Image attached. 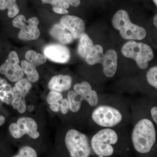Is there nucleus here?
<instances>
[{"label":"nucleus","instance_id":"473e14b6","mask_svg":"<svg viewBox=\"0 0 157 157\" xmlns=\"http://www.w3.org/2000/svg\"><path fill=\"white\" fill-rule=\"evenodd\" d=\"M54 12L59 14H67L69 13V11L67 9L61 8H52Z\"/></svg>","mask_w":157,"mask_h":157},{"label":"nucleus","instance_id":"c85d7f7f","mask_svg":"<svg viewBox=\"0 0 157 157\" xmlns=\"http://www.w3.org/2000/svg\"><path fill=\"white\" fill-rule=\"evenodd\" d=\"M69 109H70V105H69L68 99L66 98L63 99L60 106V110L62 113L63 114H67Z\"/></svg>","mask_w":157,"mask_h":157},{"label":"nucleus","instance_id":"f8f14e48","mask_svg":"<svg viewBox=\"0 0 157 157\" xmlns=\"http://www.w3.org/2000/svg\"><path fill=\"white\" fill-rule=\"evenodd\" d=\"M72 83V77L69 75H56L51 79L48 87L51 91L61 93L70 90Z\"/></svg>","mask_w":157,"mask_h":157},{"label":"nucleus","instance_id":"0eeeda50","mask_svg":"<svg viewBox=\"0 0 157 157\" xmlns=\"http://www.w3.org/2000/svg\"><path fill=\"white\" fill-rule=\"evenodd\" d=\"M92 117L96 124L103 127L115 126L122 119L118 110L107 106H101L96 108L93 113Z\"/></svg>","mask_w":157,"mask_h":157},{"label":"nucleus","instance_id":"c9c22d12","mask_svg":"<svg viewBox=\"0 0 157 157\" xmlns=\"http://www.w3.org/2000/svg\"><path fill=\"white\" fill-rule=\"evenodd\" d=\"M27 109L29 112H32L35 109V107H34L33 105H30L27 107Z\"/></svg>","mask_w":157,"mask_h":157},{"label":"nucleus","instance_id":"7c9ffc66","mask_svg":"<svg viewBox=\"0 0 157 157\" xmlns=\"http://www.w3.org/2000/svg\"><path fill=\"white\" fill-rule=\"evenodd\" d=\"M27 107L25 100L23 99L17 109V111L21 113H23L25 112Z\"/></svg>","mask_w":157,"mask_h":157},{"label":"nucleus","instance_id":"4468645a","mask_svg":"<svg viewBox=\"0 0 157 157\" xmlns=\"http://www.w3.org/2000/svg\"><path fill=\"white\" fill-rule=\"evenodd\" d=\"M49 33L53 38L63 44H70L74 40L71 33L60 24L54 25L51 29Z\"/></svg>","mask_w":157,"mask_h":157},{"label":"nucleus","instance_id":"4be33fe9","mask_svg":"<svg viewBox=\"0 0 157 157\" xmlns=\"http://www.w3.org/2000/svg\"><path fill=\"white\" fill-rule=\"evenodd\" d=\"M30 82L27 78H22L16 82L15 87L20 91L24 97H25L32 88Z\"/></svg>","mask_w":157,"mask_h":157},{"label":"nucleus","instance_id":"f257e3e1","mask_svg":"<svg viewBox=\"0 0 157 157\" xmlns=\"http://www.w3.org/2000/svg\"><path fill=\"white\" fill-rule=\"evenodd\" d=\"M132 140L138 152L144 154L150 151L156 140L155 130L151 121L144 119L138 122L133 129Z\"/></svg>","mask_w":157,"mask_h":157},{"label":"nucleus","instance_id":"a211bd4d","mask_svg":"<svg viewBox=\"0 0 157 157\" xmlns=\"http://www.w3.org/2000/svg\"><path fill=\"white\" fill-rule=\"evenodd\" d=\"M17 0H0V10L8 9V15L13 18L18 14L19 9L16 3Z\"/></svg>","mask_w":157,"mask_h":157},{"label":"nucleus","instance_id":"b1692460","mask_svg":"<svg viewBox=\"0 0 157 157\" xmlns=\"http://www.w3.org/2000/svg\"><path fill=\"white\" fill-rule=\"evenodd\" d=\"M157 67L151 68L147 74V79L149 84L157 89Z\"/></svg>","mask_w":157,"mask_h":157},{"label":"nucleus","instance_id":"2eb2a0df","mask_svg":"<svg viewBox=\"0 0 157 157\" xmlns=\"http://www.w3.org/2000/svg\"><path fill=\"white\" fill-rule=\"evenodd\" d=\"M104 54V49L101 45H94L85 58L86 61L88 64L91 66L100 63Z\"/></svg>","mask_w":157,"mask_h":157},{"label":"nucleus","instance_id":"9b49d317","mask_svg":"<svg viewBox=\"0 0 157 157\" xmlns=\"http://www.w3.org/2000/svg\"><path fill=\"white\" fill-rule=\"evenodd\" d=\"M117 54L113 49H109L104 54L101 63L103 67L104 75L108 77H112L115 75L117 69Z\"/></svg>","mask_w":157,"mask_h":157},{"label":"nucleus","instance_id":"bb28decb","mask_svg":"<svg viewBox=\"0 0 157 157\" xmlns=\"http://www.w3.org/2000/svg\"><path fill=\"white\" fill-rule=\"evenodd\" d=\"M84 101H87L91 106L94 107L97 106L98 101V94L95 91L92 90L87 97L85 98Z\"/></svg>","mask_w":157,"mask_h":157},{"label":"nucleus","instance_id":"6e6552de","mask_svg":"<svg viewBox=\"0 0 157 157\" xmlns=\"http://www.w3.org/2000/svg\"><path fill=\"white\" fill-rule=\"evenodd\" d=\"M19 63L17 52H11L6 61L0 67V73L5 75L10 81L17 82L24 77V72L18 64Z\"/></svg>","mask_w":157,"mask_h":157},{"label":"nucleus","instance_id":"e433bc0d","mask_svg":"<svg viewBox=\"0 0 157 157\" xmlns=\"http://www.w3.org/2000/svg\"><path fill=\"white\" fill-rule=\"evenodd\" d=\"M154 25L155 27H157V14H156L155 15L154 17Z\"/></svg>","mask_w":157,"mask_h":157},{"label":"nucleus","instance_id":"4c0bfd02","mask_svg":"<svg viewBox=\"0 0 157 157\" xmlns=\"http://www.w3.org/2000/svg\"><path fill=\"white\" fill-rule=\"evenodd\" d=\"M155 5L156 6H157V0H152Z\"/></svg>","mask_w":157,"mask_h":157},{"label":"nucleus","instance_id":"c756f323","mask_svg":"<svg viewBox=\"0 0 157 157\" xmlns=\"http://www.w3.org/2000/svg\"><path fill=\"white\" fill-rule=\"evenodd\" d=\"M23 99H25V98L22 97H14V99L11 102V105L13 108L14 109H17L19 104H21Z\"/></svg>","mask_w":157,"mask_h":157},{"label":"nucleus","instance_id":"1a4fd4ad","mask_svg":"<svg viewBox=\"0 0 157 157\" xmlns=\"http://www.w3.org/2000/svg\"><path fill=\"white\" fill-rule=\"evenodd\" d=\"M43 52L45 56L52 61L66 63L70 60L71 55L69 48L64 45L51 44L46 45Z\"/></svg>","mask_w":157,"mask_h":157},{"label":"nucleus","instance_id":"7ed1b4c3","mask_svg":"<svg viewBox=\"0 0 157 157\" xmlns=\"http://www.w3.org/2000/svg\"><path fill=\"white\" fill-rule=\"evenodd\" d=\"M121 52L126 57L135 60L138 67L142 70L147 68L148 62L154 56L152 49L149 45L133 41L125 43L122 48Z\"/></svg>","mask_w":157,"mask_h":157},{"label":"nucleus","instance_id":"72a5a7b5","mask_svg":"<svg viewBox=\"0 0 157 157\" xmlns=\"http://www.w3.org/2000/svg\"><path fill=\"white\" fill-rule=\"evenodd\" d=\"M152 117L153 120L156 124H157V107H153L151 110Z\"/></svg>","mask_w":157,"mask_h":157},{"label":"nucleus","instance_id":"f704fd0d","mask_svg":"<svg viewBox=\"0 0 157 157\" xmlns=\"http://www.w3.org/2000/svg\"><path fill=\"white\" fill-rule=\"evenodd\" d=\"M6 122V118L5 117L2 115H0V126L2 125L3 124Z\"/></svg>","mask_w":157,"mask_h":157},{"label":"nucleus","instance_id":"aec40b11","mask_svg":"<svg viewBox=\"0 0 157 157\" xmlns=\"http://www.w3.org/2000/svg\"><path fill=\"white\" fill-rule=\"evenodd\" d=\"M68 100L69 101L70 109L73 112H77L80 109L82 100L81 96L73 90L68 93Z\"/></svg>","mask_w":157,"mask_h":157},{"label":"nucleus","instance_id":"412c9836","mask_svg":"<svg viewBox=\"0 0 157 157\" xmlns=\"http://www.w3.org/2000/svg\"><path fill=\"white\" fill-rule=\"evenodd\" d=\"M73 89L75 92L81 96L82 100L83 101L92 90V87L88 82L84 81L80 83H76L74 85Z\"/></svg>","mask_w":157,"mask_h":157},{"label":"nucleus","instance_id":"6ab92c4d","mask_svg":"<svg viewBox=\"0 0 157 157\" xmlns=\"http://www.w3.org/2000/svg\"><path fill=\"white\" fill-rule=\"evenodd\" d=\"M25 58L28 61L36 67L43 64L47 61V57L45 55L37 53L34 50L28 51L25 54Z\"/></svg>","mask_w":157,"mask_h":157},{"label":"nucleus","instance_id":"393cba45","mask_svg":"<svg viewBox=\"0 0 157 157\" xmlns=\"http://www.w3.org/2000/svg\"><path fill=\"white\" fill-rule=\"evenodd\" d=\"M36 152L33 148L29 146L23 147L19 150L18 154L14 156L15 157H36Z\"/></svg>","mask_w":157,"mask_h":157},{"label":"nucleus","instance_id":"9d476101","mask_svg":"<svg viewBox=\"0 0 157 157\" xmlns=\"http://www.w3.org/2000/svg\"><path fill=\"white\" fill-rule=\"evenodd\" d=\"M60 24L71 33L74 39H79L85 33L84 21L76 16L64 15L61 18Z\"/></svg>","mask_w":157,"mask_h":157},{"label":"nucleus","instance_id":"423d86ee","mask_svg":"<svg viewBox=\"0 0 157 157\" xmlns=\"http://www.w3.org/2000/svg\"><path fill=\"white\" fill-rule=\"evenodd\" d=\"M39 20L36 17H33L27 21L23 15H19L14 18L12 24L20 29L18 38L25 41L36 40L39 38L40 32L38 25Z\"/></svg>","mask_w":157,"mask_h":157},{"label":"nucleus","instance_id":"39448f33","mask_svg":"<svg viewBox=\"0 0 157 157\" xmlns=\"http://www.w3.org/2000/svg\"><path fill=\"white\" fill-rule=\"evenodd\" d=\"M118 141L117 134L112 129L106 128L98 132L92 138V148L95 154L99 157L110 156L113 154V147L111 144Z\"/></svg>","mask_w":157,"mask_h":157},{"label":"nucleus","instance_id":"a878e982","mask_svg":"<svg viewBox=\"0 0 157 157\" xmlns=\"http://www.w3.org/2000/svg\"><path fill=\"white\" fill-rule=\"evenodd\" d=\"M43 4H50L52 8H61L67 9L70 5L63 0H41Z\"/></svg>","mask_w":157,"mask_h":157},{"label":"nucleus","instance_id":"20e7f679","mask_svg":"<svg viewBox=\"0 0 157 157\" xmlns=\"http://www.w3.org/2000/svg\"><path fill=\"white\" fill-rule=\"evenodd\" d=\"M65 143L72 157H89L94 151L90 147L87 136L75 129L67 132Z\"/></svg>","mask_w":157,"mask_h":157},{"label":"nucleus","instance_id":"2f4dec72","mask_svg":"<svg viewBox=\"0 0 157 157\" xmlns=\"http://www.w3.org/2000/svg\"><path fill=\"white\" fill-rule=\"evenodd\" d=\"M70 6L74 7H78L81 4V0H63Z\"/></svg>","mask_w":157,"mask_h":157},{"label":"nucleus","instance_id":"f3484780","mask_svg":"<svg viewBox=\"0 0 157 157\" xmlns=\"http://www.w3.org/2000/svg\"><path fill=\"white\" fill-rule=\"evenodd\" d=\"M21 65L23 71L26 75L27 78L29 81L32 82H36L39 80V73L35 65L26 60L22 61Z\"/></svg>","mask_w":157,"mask_h":157},{"label":"nucleus","instance_id":"5701e85b","mask_svg":"<svg viewBox=\"0 0 157 157\" xmlns=\"http://www.w3.org/2000/svg\"><path fill=\"white\" fill-rule=\"evenodd\" d=\"M63 100L61 94L55 91L50 92L46 98V101L48 104H61Z\"/></svg>","mask_w":157,"mask_h":157},{"label":"nucleus","instance_id":"cd10ccee","mask_svg":"<svg viewBox=\"0 0 157 157\" xmlns=\"http://www.w3.org/2000/svg\"><path fill=\"white\" fill-rule=\"evenodd\" d=\"M9 130L11 136L16 139L21 138L23 136L17 123L11 124L9 126Z\"/></svg>","mask_w":157,"mask_h":157},{"label":"nucleus","instance_id":"f03ea898","mask_svg":"<svg viewBox=\"0 0 157 157\" xmlns=\"http://www.w3.org/2000/svg\"><path fill=\"white\" fill-rule=\"evenodd\" d=\"M112 23L113 28L119 31L121 36L124 39L141 40L146 37V30L132 23L128 14L125 10H119L114 14Z\"/></svg>","mask_w":157,"mask_h":157},{"label":"nucleus","instance_id":"ddd939ff","mask_svg":"<svg viewBox=\"0 0 157 157\" xmlns=\"http://www.w3.org/2000/svg\"><path fill=\"white\" fill-rule=\"evenodd\" d=\"M17 124L23 136L27 134L33 139H37L40 136L39 132L37 131V124L32 118H20L17 121Z\"/></svg>","mask_w":157,"mask_h":157},{"label":"nucleus","instance_id":"dca6fc26","mask_svg":"<svg viewBox=\"0 0 157 157\" xmlns=\"http://www.w3.org/2000/svg\"><path fill=\"white\" fill-rule=\"evenodd\" d=\"M94 45V42L92 39L86 34H84L79 38L77 49L78 55L81 57L85 58Z\"/></svg>","mask_w":157,"mask_h":157}]
</instances>
